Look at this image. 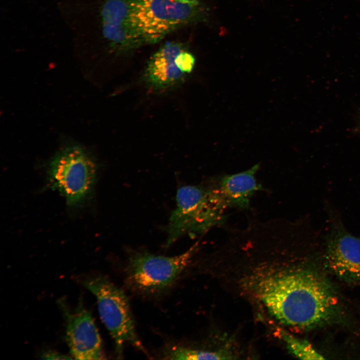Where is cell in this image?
Listing matches in <instances>:
<instances>
[{
	"mask_svg": "<svg viewBox=\"0 0 360 360\" xmlns=\"http://www.w3.org/2000/svg\"><path fill=\"white\" fill-rule=\"evenodd\" d=\"M178 67L187 74L190 73L194 66L195 58L192 54L182 50L176 58Z\"/></svg>",
	"mask_w": 360,
	"mask_h": 360,
	"instance_id": "4fadbf2b",
	"label": "cell"
},
{
	"mask_svg": "<svg viewBox=\"0 0 360 360\" xmlns=\"http://www.w3.org/2000/svg\"><path fill=\"white\" fill-rule=\"evenodd\" d=\"M326 236L328 267L344 280L360 282V238L348 232L337 218L333 219Z\"/></svg>",
	"mask_w": 360,
	"mask_h": 360,
	"instance_id": "ba28073f",
	"label": "cell"
},
{
	"mask_svg": "<svg viewBox=\"0 0 360 360\" xmlns=\"http://www.w3.org/2000/svg\"><path fill=\"white\" fill-rule=\"evenodd\" d=\"M258 168L259 165L255 164L244 171L209 180L226 208H249L252 196L262 188L256 177Z\"/></svg>",
	"mask_w": 360,
	"mask_h": 360,
	"instance_id": "9c48e42d",
	"label": "cell"
},
{
	"mask_svg": "<svg viewBox=\"0 0 360 360\" xmlns=\"http://www.w3.org/2000/svg\"><path fill=\"white\" fill-rule=\"evenodd\" d=\"M76 280L96 298L100 317L114 340L118 358H122L124 346L128 344L146 353L136 333L128 300L124 292L99 274L80 275Z\"/></svg>",
	"mask_w": 360,
	"mask_h": 360,
	"instance_id": "3957f363",
	"label": "cell"
},
{
	"mask_svg": "<svg viewBox=\"0 0 360 360\" xmlns=\"http://www.w3.org/2000/svg\"><path fill=\"white\" fill-rule=\"evenodd\" d=\"M134 22L143 43L156 42L193 20L198 0H132Z\"/></svg>",
	"mask_w": 360,
	"mask_h": 360,
	"instance_id": "8992f818",
	"label": "cell"
},
{
	"mask_svg": "<svg viewBox=\"0 0 360 360\" xmlns=\"http://www.w3.org/2000/svg\"><path fill=\"white\" fill-rule=\"evenodd\" d=\"M184 50L180 44L168 43L152 57L146 67L144 78L148 86L162 90L180 84L186 74L178 67L176 58Z\"/></svg>",
	"mask_w": 360,
	"mask_h": 360,
	"instance_id": "30bf717a",
	"label": "cell"
},
{
	"mask_svg": "<svg viewBox=\"0 0 360 360\" xmlns=\"http://www.w3.org/2000/svg\"><path fill=\"white\" fill-rule=\"evenodd\" d=\"M268 312L283 324L308 329L328 322L336 312V296L328 282L309 270L270 272L254 285Z\"/></svg>",
	"mask_w": 360,
	"mask_h": 360,
	"instance_id": "6da1fadb",
	"label": "cell"
},
{
	"mask_svg": "<svg viewBox=\"0 0 360 360\" xmlns=\"http://www.w3.org/2000/svg\"><path fill=\"white\" fill-rule=\"evenodd\" d=\"M58 304L66 322V339L70 353L76 360L106 359L102 340L91 312L82 300L72 310L66 300Z\"/></svg>",
	"mask_w": 360,
	"mask_h": 360,
	"instance_id": "52a82bcc",
	"label": "cell"
},
{
	"mask_svg": "<svg viewBox=\"0 0 360 360\" xmlns=\"http://www.w3.org/2000/svg\"><path fill=\"white\" fill-rule=\"evenodd\" d=\"M166 228L168 247L182 236L198 235L222 224L226 209L209 180L180 188Z\"/></svg>",
	"mask_w": 360,
	"mask_h": 360,
	"instance_id": "7a4b0ae2",
	"label": "cell"
},
{
	"mask_svg": "<svg viewBox=\"0 0 360 360\" xmlns=\"http://www.w3.org/2000/svg\"><path fill=\"white\" fill-rule=\"evenodd\" d=\"M196 244L177 256H165L136 250L128 256L125 268V282L133 292L144 296L156 297L168 291L191 262L197 250Z\"/></svg>",
	"mask_w": 360,
	"mask_h": 360,
	"instance_id": "277c9868",
	"label": "cell"
},
{
	"mask_svg": "<svg viewBox=\"0 0 360 360\" xmlns=\"http://www.w3.org/2000/svg\"><path fill=\"white\" fill-rule=\"evenodd\" d=\"M51 187L60 192L70 206H76L89 196L95 184L96 164L92 156L78 145L68 146L48 164Z\"/></svg>",
	"mask_w": 360,
	"mask_h": 360,
	"instance_id": "5b68a950",
	"label": "cell"
},
{
	"mask_svg": "<svg viewBox=\"0 0 360 360\" xmlns=\"http://www.w3.org/2000/svg\"><path fill=\"white\" fill-rule=\"evenodd\" d=\"M280 330V336L288 350L296 356L303 360H323L324 358L306 340H300L284 330Z\"/></svg>",
	"mask_w": 360,
	"mask_h": 360,
	"instance_id": "7c38bea8",
	"label": "cell"
},
{
	"mask_svg": "<svg viewBox=\"0 0 360 360\" xmlns=\"http://www.w3.org/2000/svg\"><path fill=\"white\" fill-rule=\"evenodd\" d=\"M227 356L219 352L196 349L182 345H172L164 349L162 354L163 359L181 360H221L226 359Z\"/></svg>",
	"mask_w": 360,
	"mask_h": 360,
	"instance_id": "8fae6325",
	"label": "cell"
},
{
	"mask_svg": "<svg viewBox=\"0 0 360 360\" xmlns=\"http://www.w3.org/2000/svg\"><path fill=\"white\" fill-rule=\"evenodd\" d=\"M40 358L46 360H68L72 358V357L53 350L44 351L41 354Z\"/></svg>",
	"mask_w": 360,
	"mask_h": 360,
	"instance_id": "5bb4252c",
	"label": "cell"
}]
</instances>
